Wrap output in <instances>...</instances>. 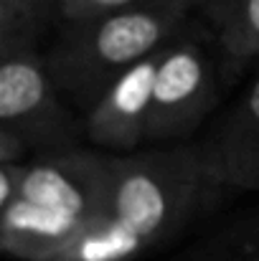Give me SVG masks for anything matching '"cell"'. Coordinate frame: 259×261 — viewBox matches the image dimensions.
<instances>
[{
	"instance_id": "obj_6",
	"label": "cell",
	"mask_w": 259,
	"mask_h": 261,
	"mask_svg": "<svg viewBox=\"0 0 259 261\" xmlns=\"http://www.w3.org/2000/svg\"><path fill=\"white\" fill-rule=\"evenodd\" d=\"M160 51L122 74L82 117L84 140L94 145V150L109 155H130L137 152L140 145H148L153 87Z\"/></svg>"
},
{
	"instance_id": "obj_4",
	"label": "cell",
	"mask_w": 259,
	"mask_h": 261,
	"mask_svg": "<svg viewBox=\"0 0 259 261\" xmlns=\"http://www.w3.org/2000/svg\"><path fill=\"white\" fill-rule=\"evenodd\" d=\"M0 129L33 155L79 147L84 137L82 114L64 99L36 48L0 56Z\"/></svg>"
},
{
	"instance_id": "obj_10",
	"label": "cell",
	"mask_w": 259,
	"mask_h": 261,
	"mask_svg": "<svg viewBox=\"0 0 259 261\" xmlns=\"http://www.w3.org/2000/svg\"><path fill=\"white\" fill-rule=\"evenodd\" d=\"M59 0H0V56L36 48L38 36L56 23Z\"/></svg>"
},
{
	"instance_id": "obj_1",
	"label": "cell",
	"mask_w": 259,
	"mask_h": 261,
	"mask_svg": "<svg viewBox=\"0 0 259 261\" xmlns=\"http://www.w3.org/2000/svg\"><path fill=\"white\" fill-rule=\"evenodd\" d=\"M221 198L196 140L112 155L102 213L56 261H137L180 236Z\"/></svg>"
},
{
	"instance_id": "obj_12",
	"label": "cell",
	"mask_w": 259,
	"mask_h": 261,
	"mask_svg": "<svg viewBox=\"0 0 259 261\" xmlns=\"http://www.w3.org/2000/svg\"><path fill=\"white\" fill-rule=\"evenodd\" d=\"M188 5H191V10H196V13H201V18H206L211 10H214V5L219 3V0H185Z\"/></svg>"
},
{
	"instance_id": "obj_8",
	"label": "cell",
	"mask_w": 259,
	"mask_h": 261,
	"mask_svg": "<svg viewBox=\"0 0 259 261\" xmlns=\"http://www.w3.org/2000/svg\"><path fill=\"white\" fill-rule=\"evenodd\" d=\"M203 23L216 38L224 69L239 71L259 56V0H219Z\"/></svg>"
},
{
	"instance_id": "obj_3",
	"label": "cell",
	"mask_w": 259,
	"mask_h": 261,
	"mask_svg": "<svg viewBox=\"0 0 259 261\" xmlns=\"http://www.w3.org/2000/svg\"><path fill=\"white\" fill-rule=\"evenodd\" d=\"M191 13L183 0H168L56 25V38L43 54L46 69L64 99L84 117L122 74L155 56L185 28Z\"/></svg>"
},
{
	"instance_id": "obj_5",
	"label": "cell",
	"mask_w": 259,
	"mask_h": 261,
	"mask_svg": "<svg viewBox=\"0 0 259 261\" xmlns=\"http://www.w3.org/2000/svg\"><path fill=\"white\" fill-rule=\"evenodd\" d=\"M191 23L193 20H188L160 51L148 142H188L219 101L224 87L219 64L203 43L201 31Z\"/></svg>"
},
{
	"instance_id": "obj_2",
	"label": "cell",
	"mask_w": 259,
	"mask_h": 261,
	"mask_svg": "<svg viewBox=\"0 0 259 261\" xmlns=\"http://www.w3.org/2000/svg\"><path fill=\"white\" fill-rule=\"evenodd\" d=\"M109 185V152L79 145L33 155L0 205V249L20 261H56L102 213Z\"/></svg>"
},
{
	"instance_id": "obj_11",
	"label": "cell",
	"mask_w": 259,
	"mask_h": 261,
	"mask_svg": "<svg viewBox=\"0 0 259 261\" xmlns=\"http://www.w3.org/2000/svg\"><path fill=\"white\" fill-rule=\"evenodd\" d=\"M168 0H59V13H56V25L66 23H82L91 18L132 10V8H145V5H158ZM185 3V0H183ZM188 5V3H185ZM191 8V5H188Z\"/></svg>"
},
{
	"instance_id": "obj_9",
	"label": "cell",
	"mask_w": 259,
	"mask_h": 261,
	"mask_svg": "<svg viewBox=\"0 0 259 261\" xmlns=\"http://www.w3.org/2000/svg\"><path fill=\"white\" fill-rule=\"evenodd\" d=\"M173 261H259V205L221 221Z\"/></svg>"
},
{
	"instance_id": "obj_7",
	"label": "cell",
	"mask_w": 259,
	"mask_h": 261,
	"mask_svg": "<svg viewBox=\"0 0 259 261\" xmlns=\"http://www.w3.org/2000/svg\"><path fill=\"white\" fill-rule=\"evenodd\" d=\"M196 142L221 195L259 190V76Z\"/></svg>"
}]
</instances>
